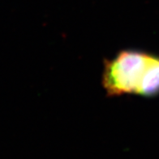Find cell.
<instances>
[{"label":"cell","instance_id":"cell-1","mask_svg":"<svg viewBox=\"0 0 159 159\" xmlns=\"http://www.w3.org/2000/svg\"><path fill=\"white\" fill-rule=\"evenodd\" d=\"M102 85L108 97L159 95V56L137 49H123L103 61Z\"/></svg>","mask_w":159,"mask_h":159}]
</instances>
